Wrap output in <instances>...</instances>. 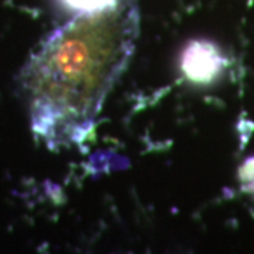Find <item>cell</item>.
<instances>
[{"instance_id": "6da1fadb", "label": "cell", "mask_w": 254, "mask_h": 254, "mask_svg": "<svg viewBox=\"0 0 254 254\" xmlns=\"http://www.w3.org/2000/svg\"><path fill=\"white\" fill-rule=\"evenodd\" d=\"M137 0L79 13L48 37L26 71L31 125L50 147L82 143L136 48Z\"/></svg>"}, {"instance_id": "3957f363", "label": "cell", "mask_w": 254, "mask_h": 254, "mask_svg": "<svg viewBox=\"0 0 254 254\" xmlns=\"http://www.w3.org/2000/svg\"><path fill=\"white\" fill-rule=\"evenodd\" d=\"M64 4L78 13H91L108 9L120 3L122 0H63Z\"/></svg>"}, {"instance_id": "277c9868", "label": "cell", "mask_w": 254, "mask_h": 254, "mask_svg": "<svg viewBox=\"0 0 254 254\" xmlns=\"http://www.w3.org/2000/svg\"><path fill=\"white\" fill-rule=\"evenodd\" d=\"M239 178L243 190L254 192V158H249L239 170Z\"/></svg>"}, {"instance_id": "7a4b0ae2", "label": "cell", "mask_w": 254, "mask_h": 254, "mask_svg": "<svg viewBox=\"0 0 254 254\" xmlns=\"http://www.w3.org/2000/svg\"><path fill=\"white\" fill-rule=\"evenodd\" d=\"M182 72L192 82H210L223 66L219 50L209 41H193L182 55Z\"/></svg>"}]
</instances>
